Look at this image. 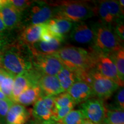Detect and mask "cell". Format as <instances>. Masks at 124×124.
<instances>
[{
	"label": "cell",
	"instance_id": "cell-1",
	"mask_svg": "<svg viewBox=\"0 0 124 124\" xmlns=\"http://www.w3.org/2000/svg\"><path fill=\"white\" fill-rule=\"evenodd\" d=\"M0 68L15 77L33 68L29 47L20 43L10 44L0 54Z\"/></svg>",
	"mask_w": 124,
	"mask_h": 124
},
{
	"label": "cell",
	"instance_id": "cell-2",
	"mask_svg": "<svg viewBox=\"0 0 124 124\" xmlns=\"http://www.w3.org/2000/svg\"><path fill=\"white\" fill-rule=\"evenodd\" d=\"M54 55L64 67L77 73L88 72L95 68V52H89L82 47L73 46H63Z\"/></svg>",
	"mask_w": 124,
	"mask_h": 124
},
{
	"label": "cell",
	"instance_id": "cell-3",
	"mask_svg": "<svg viewBox=\"0 0 124 124\" xmlns=\"http://www.w3.org/2000/svg\"><path fill=\"white\" fill-rule=\"evenodd\" d=\"M50 3L55 8L54 18H63L77 23L89 19L94 15L93 8L86 1H60Z\"/></svg>",
	"mask_w": 124,
	"mask_h": 124
},
{
	"label": "cell",
	"instance_id": "cell-4",
	"mask_svg": "<svg viewBox=\"0 0 124 124\" xmlns=\"http://www.w3.org/2000/svg\"><path fill=\"white\" fill-rule=\"evenodd\" d=\"M93 28L95 36L93 46L95 52L110 54L123 48V41L116 35L112 26L100 22L93 25Z\"/></svg>",
	"mask_w": 124,
	"mask_h": 124
},
{
	"label": "cell",
	"instance_id": "cell-5",
	"mask_svg": "<svg viewBox=\"0 0 124 124\" xmlns=\"http://www.w3.org/2000/svg\"><path fill=\"white\" fill-rule=\"evenodd\" d=\"M55 8L50 2L33 1L28 9L23 14L21 24L24 27L43 24L54 18Z\"/></svg>",
	"mask_w": 124,
	"mask_h": 124
},
{
	"label": "cell",
	"instance_id": "cell-6",
	"mask_svg": "<svg viewBox=\"0 0 124 124\" xmlns=\"http://www.w3.org/2000/svg\"><path fill=\"white\" fill-rule=\"evenodd\" d=\"M89 84L92 88L94 96L100 100L110 97L120 88L118 85L93 69L89 72Z\"/></svg>",
	"mask_w": 124,
	"mask_h": 124
},
{
	"label": "cell",
	"instance_id": "cell-7",
	"mask_svg": "<svg viewBox=\"0 0 124 124\" xmlns=\"http://www.w3.org/2000/svg\"><path fill=\"white\" fill-rule=\"evenodd\" d=\"M32 63L33 68L43 75L56 76L64 67L54 54H32Z\"/></svg>",
	"mask_w": 124,
	"mask_h": 124
},
{
	"label": "cell",
	"instance_id": "cell-8",
	"mask_svg": "<svg viewBox=\"0 0 124 124\" xmlns=\"http://www.w3.org/2000/svg\"><path fill=\"white\" fill-rule=\"evenodd\" d=\"M54 99L55 97L42 95L34 103L32 114L39 124H48L54 122Z\"/></svg>",
	"mask_w": 124,
	"mask_h": 124
},
{
	"label": "cell",
	"instance_id": "cell-9",
	"mask_svg": "<svg viewBox=\"0 0 124 124\" xmlns=\"http://www.w3.org/2000/svg\"><path fill=\"white\" fill-rule=\"evenodd\" d=\"M42 75V74L32 68L30 70L16 76L12 93V101L24 91L34 86L38 85L39 80Z\"/></svg>",
	"mask_w": 124,
	"mask_h": 124
},
{
	"label": "cell",
	"instance_id": "cell-10",
	"mask_svg": "<svg viewBox=\"0 0 124 124\" xmlns=\"http://www.w3.org/2000/svg\"><path fill=\"white\" fill-rule=\"evenodd\" d=\"M94 52L95 55L94 69L102 75L115 82L120 87H124V83L119 79L115 64L109 54L98 53L95 51Z\"/></svg>",
	"mask_w": 124,
	"mask_h": 124
},
{
	"label": "cell",
	"instance_id": "cell-11",
	"mask_svg": "<svg viewBox=\"0 0 124 124\" xmlns=\"http://www.w3.org/2000/svg\"><path fill=\"white\" fill-rule=\"evenodd\" d=\"M81 108L85 118L95 124H103L106 108L103 100L90 98L82 103Z\"/></svg>",
	"mask_w": 124,
	"mask_h": 124
},
{
	"label": "cell",
	"instance_id": "cell-12",
	"mask_svg": "<svg viewBox=\"0 0 124 124\" xmlns=\"http://www.w3.org/2000/svg\"><path fill=\"white\" fill-rule=\"evenodd\" d=\"M94 36L93 25L84 21L74 23L70 33V39L71 41L80 44L93 45Z\"/></svg>",
	"mask_w": 124,
	"mask_h": 124
},
{
	"label": "cell",
	"instance_id": "cell-13",
	"mask_svg": "<svg viewBox=\"0 0 124 124\" xmlns=\"http://www.w3.org/2000/svg\"><path fill=\"white\" fill-rule=\"evenodd\" d=\"M74 23L63 18H53L46 23L48 30L54 38L64 41L67 34L70 33Z\"/></svg>",
	"mask_w": 124,
	"mask_h": 124
},
{
	"label": "cell",
	"instance_id": "cell-14",
	"mask_svg": "<svg viewBox=\"0 0 124 124\" xmlns=\"http://www.w3.org/2000/svg\"><path fill=\"white\" fill-rule=\"evenodd\" d=\"M67 93L76 104L83 103L94 97V93L90 85L83 80L76 81L70 88Z\"/></svg>",
	"mask_w": 124,
	"mask_h": 124
},
{
	"label": "cell",
	"instance_id": "cell-15",
	"mask_svg": "<svg viewBox=\"0 0 124 124\" xmlns=\"http://www.w3.org/2000/svg\"><path fill=\"white\" fill-rule=\"evenodd\" d=\"M43 95L56 97L64 92L56 76L43 75L38 82Z\"/></svg>",
	"mask_w": 124,
	"mask_h": 124
},
{
	"label": "cell",
	"instance_id": "cell-16",
	"mask_svg": "<svg viewBox=\"0 0 124 124\" xmlns=\"http://www.w3.org/2000/svg\"><path fill=\"white\" fill-rule=\"evenodd\" d=\"M30 113L23 105L14 103L6 116L7 124H26L29 121Z\"/></svg>",
	"mask_w": 124,
	"mask_h": 124
},
{
	"label": "cell",
	"instance_id": "cell-17",
	"mask_svg": "<svg viewBox=\"0 0 124 124\" xmlns=\"http://www.w3.org/2000/svg\"><path fill=\"white\" fill-rule=\"evenodd\" d=\"M0 17L2 20L7 29H12L21 24L23 14L8 4L0 9Z\"/></svg>",
	"mask_w": 124,
	"mask_h": 124
},
{
	"label": "cell",
	"instance_id": "cell-18",
	"mask_svg": "<svg viewBox=\"0 0 124 124\" xmlns=\"http://www.w3.org/2000/svg\"><path fill=\"white\" fill-rule=\"evenodd\" d=\"M64 41L54 38L49 42L39 41L29 46L32 54H44L51 55L55 54L62 47Z\"/></svg>",
	"mask_w": 124,
	"mask_h": 124
},
{
	"label": "cell",
	"instance_id": "cell-19",
	"mask_svg": "<svg viewBox=\"0 0 124 124\" xmlns=\"http://www.w3.org/2000/svg\"><path fill=\"white\" fill-rule=\"evenodd\" d=\"M44 28V24L33 25L24 27L20 36L21 43L28 46L40 41Z\"/></svg>",
	"mask_w": 124,
	"mask_h": 124
},
{
	"label": "cell",
	"instance_id": "cell-20",
	"mask_svg": "<svg viewBox=\"0 0 124 124\" xmlns=\"http://www.w3.org/2000/svg\"><path fill=\"white\" fill-rule=\"evenodd\" d=\"M42 95L41 89L38 85H36L21 93L13 102L24 106H29L34 104Z\"/></svg>",
	"mask_w": 124,
	"mask_h": 124
},
{
	"label": "cell",
	"instance_id": "cell-21",
	"mask_svg": "<svg viewBox=\"0 0 124 124\" xmlns=\"http://www.w3.org/2000/svg\"><path fill=\"white\" fill-rule=\"evenodd\" d=\"M56 77L64 92H67L72 85L78 80L76 72L70 70L64 67L57 74Z\"/></svg>",
	"mask_w": 124,
	"mask_h": 124
},
{
	"label": "cell",
	"instance_id": "cell-22",
	"mask_svg": "<svg viewBox=\"0 0 124 124\" xmlns=\"http://www.w3.org/2000/svg\"><path fill=\"white\" fill-rule=\"evenodd\" d=\"M15 78L13 75L0 68V90L10 100Z\"/></svg>",
	"mask_w": 124,
	"mask_h": 124
},
{
	"label": "cell",
	"instance_id": "cell-23",
	"mask_svg": "<svg viewBox=\"0 0 124 124\" xmlns=\"http://www.w3.org/2000/svg\"><path fill=\"white\" fill-rule=\"evenodd\" d=\"M108 9L115 21V25L117 23L123 21L124 10L120 7L118 1L107 0L104 1Z\"/></svg>",
	"mask_w": 124,
	"mask_h": 124
},
{
	"label": "cell",
	"instance_id": "cell-24",
	"mask_svg": "<svg viewBox=\"0 0 124 124\" xmlns=\"http://www.w3.org/2000/svg\"><path fill=\"white\" fill-rule=\"evenodd\" d=\"M117 69L118 76L122 83H124V49H120L117 52L109 54Z\"/></svg>",
	"mask_w": 124,
	"mask_h": 124
},
{
	"label": "cell",
	"instance_id": "cell-25",
	"mask_svg": "<svg viewBox=\"0 0 124 124\" xmlns=\"http://www.w3.org/2000/svg\"><path fill=\"white\" fill-rule=\"evenodd\" d=\"M103 124H124V110L106 109Z\"/></svg>",
	"mask_w": 124,
	"mask_h": 124
},
{
	"label": "cell",
	"instance_id": "cell-26",
	"mask_svg": "<svg viewBox=\"0 0 124 124\" xmlns=\"http://www.w3.org/2000/svg\"><path fill=\"white\" fill-rule=\"evenodd\" d=\"M86 120L81 109L72 110L62 120V124H82Z\"/></svg>",
	"mask_w": 124,
	"mask_h": 124
},
{
	"label": "cell",
	"instance_id": "cell-27",
	"mask_svg": "<svg viewBox=\"0 0 124 124\" xmlns=\"http://www.w3.org/2000/svg\"><path fill=\"white\" fill-rule=\"evenodd\" d=\"M54 104H55V108H56V109L70 106V105H75V103H74L72 98L67 92L61 93L55 97Z\"/></svg>",
	"mask_w": 124,
	"mask_h": 124
},
{
	"label": "cell",
	"instance_id": "cell-28",
	"mask_svg": "<svg viewBox=\"0 0 124 124\" xmlns=\"http://www.w3.org/2000/svg\"><path fill=\"white\" fill-rule=\"evenodd\" d=\"M33 1L27 0H9L8 4L20 13L23 14L31 7Z\"/></svg>",
	"mask_w": 124,
	"mask_h": 124
},
{
	"label": "cell",
	"instance_id": "cell-29",
	"mask_svg": "<svg viewBox=\"0 0 124 124\" xmlns=\"http://www.w3.org/2000/svg\"><path fill=\"white\" fill-rule=\"evenodd\" d=\"M74 106L75 105H70V106L59 108V109L54 108L53 115V120L54 121H61L72 110H73Z\"/></svg>",
	"mask_w": 124,
	"mask_h": 124
},
{
	"label": "cell",
	"instance_id": "cell-30",
	"mask_svg": "<svg viewBox=\"0 0 124 124\" xmlns=\"http://www.w3.org/2000/svg\"><path fill=\"white\" fill-rule=\"evenodd\" d=\"M114 103L116 109L124 110V87H120L114 98Z\"/></svg>",
	"mask_w": 124,
	"mask_h": 124
},
{
	"label": "cell",
	"instance_id": "cell-31",
	"mask_svg": "<svg viewBox=\"0 0 124 124\" xmlns=\"http://www.w3.org/2000/svg\"><path fill=\"white\" fill-rule=\"evenodd\" d=\"M14 102L10 99H0V117H6L8 111Z\"/></svg>",
	"mask_w": 124,
	"mask_h": 124
},
{
	"label": "cell",
	"instance_id": "cell-32",
	"mask_svg": "<svg viewBox=\"0 0 124 124\" xmlns=\"http://www.w3.org/2000/svg\"><path fill=\"white\" fill-rule=\"evenodd\" d=\"M113 28H114V32H115L116 35L119 37V38H120L122 41H124V26L123 21H121V22H120L117 23V24H116L113 27Z\"/></svg>",
	"mask_w": 124,
	"mask_h": 124
},
{
	"label": "cell",
	"instance_id": "cell-33",
	"mask_svg": "<svg viewBox=\"0 0 124 124\" xmlns=\"http://www.w3.org/2000/svg\"><path fill=\"white\" fill-rule=\"evenodd\" d=\"M10 44V41L8 37L0 35V54Z\"/></svg>",
	"mask_w": 124,
	"mask_h": 124
},
{
	"label": "cell",
	"instance_id": "cell-34",
	"mask_svg": "<svg viewBox=\"0 0 124 124\" xmlns=\"http://www.w3.org/2000/svg\"><path fill=\"white\" fill-rule=\"evenodd\" d=\"M7 29L5 25L4 22H3L2 20L0 17V33H2Z\"/></svg>",
	"mask_w": 124,
	"mask_h": 124
},
{
	"label": "cell",
	"instance_id": "cell-35",
	"mask_svg": "<svg viewBox=\"0 0 124 124\" xmlns=\"http://www.w3.org/2000/svg\"><path fill=\"white\" fill-rule=\"evenodd\" d=\"M8 4V0H0V9Z\"/></svg>",
	"mask_w": 124,
	"mask_h": 124
},
{
	"label": "cell",
	"instance_id": "cell-36",
	"mask_svg": "<svg viewBox=\"0 0 124 124\" xmlns=\"http://www.w3.org/2000/svg\"><path fill=\"white\" fill-rule=\"evenodd\" d=\"M0 99H2V100H5V99H9L7 96L3 93L2 91L0 90Z\"/></svg>",
	"mask_w": 124,
	"mask_h": 124
},
{
	"label": "cell",
	"instance_id": "cell-37",
	"mask_svg": "<svg viewBox=\"0 0 124 124\" xmlns=\"http://www.w3.org/2000/svg\"><path fill=\"white\" fill-rule=\"evenodd\" d=\"M94 124L93 122L90 121H89V120H87V119H86V120L84 121V122H83V124Z\"/></svg>",
	"mask_w": 124,
	"mask_h": 124
},
{
	"label": "cell",
	"instance_id": "cell-38",
	"mask_svg": "<svg viewBox=\"0 0 124 124\" xmlns=\"http://www.w3.org/2000/svg\"><path fill=\"white\" fill-rule=\"evenodd\" d=\"M124 0H120V1H118V3H119V4H120V7L123 9L124 7Z\"/></svg>",
	"mask_w": 124,
	"mask_h": 124
},
{
	"label": "cell",
	"instance_id": "cell-39",
	"mask_svg": "<svg viewBox=\"0 0 124 124\" xmlns=\"http://www.w3.org/2000/svg\"><path fill=\"white\" fill-rule=\"evenodd\" d=\"M26 124H39L38 122H36L35 121H28Z\"/></svg>",
	"mask_w": 124,
	"mask_h": 124
},
{
	"label": "cell",
	"instance_id": "cell-40",
	"mask_svg": "<svg viewBox=\"0 0 124 124\" xmlns=\"http://www.w3.org/2000/svg\"><path fill=\"white\" fill-rule=\"evenodd\" d=\"M48 124H62L61 122H51V123H49Z\"/></svg>",
	"mask_w": 124,
	"mask_h": 124
},
{
	"label": "cell",
	"instance_id": "cell-41",
	"mask_svg": "<svg viewBox=\"0 0 124 124\" xmlns=\"http://www.w3.org/2000/svg\"><path fill=\"white\" fill-rule=\"evenodd\" d=\"M0 124H1V121H0Z\"/></svg>",
	"mask_w": 124,
	"mask_h": 124
}]
</instances>
